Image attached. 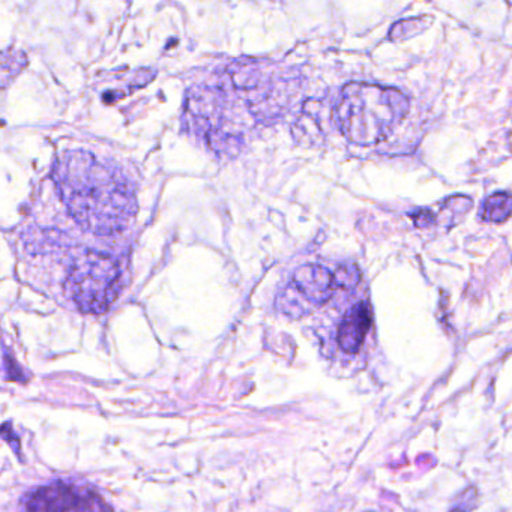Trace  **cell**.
Segmentation results:
<instances>
[{"label":"cell","instance_id":"8","mask_svg":"<svg viewBox=\"0 0 512 512\" xmlns=\"http://www.w3.org/2000/svg\"><path fill=\"white\" fill-rule=\"evenodd\" d=\"M332 278H334L335 286L350 289V287H355L361 281V271H359L358 266L343 265L335 271Z\"/></svg>","mask_w":512,"mask_h":512},{"label":"cell","instance_id":"4","mask_svg":"<svg viewBox=\"0 0 512 512\" xmlns=\"http://www.w3.org/2000/svg\"><path fill=\"white\" fill-rule=\"evenodd\" d=\"M22 512H112V508L91 488L53 482L29 493Z\"/></svg>","mask_w":512,"mask_h":512},{"label":"cell","instance_id":"7","mask_svg":"<svg viewBox=\"0 0 512 512\" xmlns=\"http://www.w3.org/2000/svg\"><path fill=\"white\" fill-rule=\"evenodd\" d=\"M511 215V196L508 193H497L488 197L482 209V218L490 223H503Z\"/></svg>","mask_w":512,"mask_h":512},{"label":"cell","instance_id":"2","mask_svg":"<svg viewBox=\"0 0 512 512\" xmlns=\"http://www.w3.org/2000/svg\"><path fill=\"white\" fill-rule=\"evenodd\" d=\"M409 112V98L395 88L350 83L335 107V122L349 142L373 146L391 136Z\"/></svg>","mask_w":512,"mask_h":512},{"label":"cell","instance_id":"3","mask_svg":"<svg viewBox=\"0 0 512 512\" xmlns=\"http://www.w3.org/2000/svg\"><path fill=\"white\" fill-rule=\"evenodd\" d=\"M67 289L80 310L106 313L122 289L121 260L101 251H86L74 262Z\"/></svg>","mask_w":512,"mask_h":512},{"label":"cell","instance_id":"1","mask_svg":"<svg viewBox=\"0 0 512 512\" xmlns=\"http://www.w3.org/2000/svg\"><path fill=\"white\" fill-rule=\"evenodd\" d=\"M70 214L95 235L121 232L136 215L134 187L121 169L88 151L67 152L55 170Z\"/></svg>","mask_w":512,"mask_h":512},{"label":"cell","instance_id":"6","mask_svg":"<svg viewBox=\"0 0 512 512\" xmlns=\"http://www.w3.org/2000/svg\"><path fill=\"white\" fill-rule=\"evenodd\" d=\"M371 326V311L365 302L347 311L338 328L337 341L346 353H358Z\"/></svg>","mask_w":512,"mask_h":512},{"label":"cell","instance_id":"5","mask_svg":"<svg viewBox=\"0 0 512 512\" xmlns=\"http://www.w3.org/2000/svg\"><path fill=\"white\" fill-rule=\"evenodd\" d=\"M334 286V278L328 269L319 265H305L293 275L286 295H292V299L302 298V304L319 307L329 301Z\"/></svg>","mask_w":512,"mask_h":512}]
</instances>
